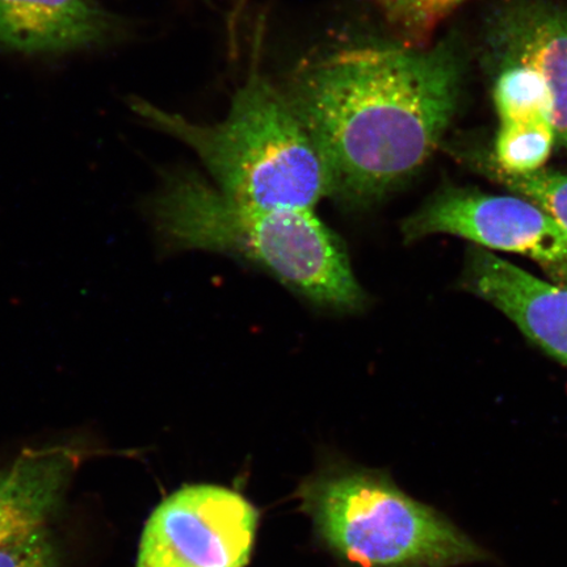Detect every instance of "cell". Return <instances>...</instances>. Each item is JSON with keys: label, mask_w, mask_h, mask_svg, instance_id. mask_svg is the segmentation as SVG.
<instances>
[{"label": "cell", "mask_w": 567, "mask_h": 567, "mask_svg": "<svg viewBox=\"0 0 567 567\" xmlns=\"http://www.w3.org/2000/svg\"><path fill=\"white\" fill-rule=\"evenodd\" d=\"M464 61L455 41L359 44L301 63L282 86L313 140L329 197L371 210L435 154L456 115Z\"/></svg>", "instance_id": "1"}, {"label": "cell", "mask_w": 567, "mask_h": 567, "mask_svg": "<svg viewBox=\"0 0 567 567\" xmlns=\"http://www.w3.org/2000/svg\"><path fill=\"white\" fill-rule=\"evenodd\" d=\"M498 131L488 157L506 173L545 167L557 145L555 102L540 75L519 65H493Z\"/></svg>", "instance_id": "10"}, {"label": "cell", "mask_w": 567, "mask_h": 567, "mask_svg": "<svg viewBox=\"0 0 567 567\" xmlns=\"http://www.w3.org/2000/svg\"><path fill=\"white\" fill-rule=\"evenodd\" d=\"M467 158L474 161L476 167L487 177L536 205L567 234V173L542 168L532 173L513 174L496 167L488 153L471 154Z\"/></svg>", "instance_id": "12"}, {"label": "cell", "mask_w": 567, "mask_h": 567, "mask_svg": "<svg viewBox=\"0 0 567 567\" xmlns=\"http://www.w3.org/2000/svg\"><path fill=\"white\" fill-rule=\"evenodd\" d=\"M0 567H60L51 532L39 527L0 544Z\"/></svg>", "instance_id": "14"}, {"label": "cell", "mask_w": 567, "mask_h": 567, "mask_svg": "<svg viewBox=\"0 0 567 567\" xmlns=\"http://www.w3.org/2000/svg\"><path fill=\"white\" fill-rule=\"evenodd\" d=\"M493 65H519L543 78L555 102L557 145L567 152V3L507 0L486 27Z\"/></svg>", "instance_id": "7"}, {"label": "cell", "mask_w": 567, "mask_h": 567, "mask_svg": "<svg viewBox=\"0 0 567 567\" xmlns=\"http://www.w3.org/2000/svg\"><path fill=\"white\" fill-rule=\"evenodd\" d=\"M127 21L96 0H0V51L62 54L125 39Z\"/></svg>", "instance_id": "9"}, {"label": "cell", "mask_w": 567, "mask_h": 567, "mask_svg": "<svg viewBox=\"0 0 567 567\" xmlns=\"http://www.w3.org/2000/svg\"><path fill=\"white\" fill-rule=\"evenodd\" d=\"M401 233L406 244L450 234L491 250L524 255L555 275L567 269V234L536 205L516 195L444 188L403 219Z\"/></svg>", "instance_id": "6"}, {"label": "cell", "mask_w": 567, "mask_h": 567, "mask_svg": "<svg viewBox=\"0 0 567 567\" xmlns=\"http://www.w3.org/2000/svg\"><path fill=\"white\" fill-rule=\"evenodd\" d=\"M557 276H558L559 279H561L565 282H567V269H565V271H563V272H559ZM557 276H556V278H557Z\"/></svg>", "instance_id": "15"}, {"label": "cell", "mask_w": 567, "mask_h": 567, "mask_svg": "<svg viewBox=\"0 0 567 567\" xmlns=\"http://www.w3.org/2000/svg\"><path fill=\"white\" fill-rule=\"evenodd\" d=\"M299 496L328 547L364 567H455L487 557L455 524L379 473L319 474Z\"/></svg>", "instance_id": "4"}, {"label": "cell", "mask_w": 567, "mask_h": 567, "mask_svg": "<svg viewBox=\"0 0 567 567\" xmlns=\"http://www.w3.org/2000/svg\"><path fill=\"white\" fill-rule=\"evenodd\" d=\"M245 81L234 92L228 115L195 123L145 99L127 105L146 124L193 148L215 186L252 207L313 212L329 197V181L313 140L260 66V39Z\"/></svg>", "instance_id": "3"}, {"label": "cell", "mask_w": 567, "mask_h": 567, "mask_svg": "<svg viewBox=\"0 0 567 567\" xmlns=\"http://www.w3.org/2000/svg\"><path fill=\"white\" fill-rule=\"evenodd\" d=\"M78 464L73 446L49 445L25 450L0 470V544L47 526Z\"/></svg>", "instance_id": "11"}, {"label": "cell", "mask_w": 567, "mask_h": 567, "mask_svg": "<svg viewBox=\"0 0 567 567\" xmlns=\"http://www.w3.org/2000/svg\"><path fill=\"white\" fill-rule=\"evenodd\" d=\"M463 287L512 319L524 336L567 367V288L473 248Z\"/></svg>", "instance_id": "8"}, {"label": "cell", "mask_w": 567, "mask_h": 567, "mask_svg": "<svg viewBox=\"0 0 567 567\" xmlns=\"http://www.w3.org/2000/svg\"><path fill=\"white\" fill-rule=\"evenodd\" d=\"M402 44L425 47L436 27L466 0H370Z\"/></svg>", "instance_id": "13"}, {"label": "cell", "mask_w": 567, "mask_h": 567, "mask_svg": "<svg viewBox=\"0 0 567 567\" xmlns=\"http://www.w3.org/2000/svg\"><path fill=\"white\" fill-rule=\"evenodd\" d=\"M140 210L159 255L209 251L229 255L266 274L317 308L357 313L367 295L354 278L338 234L313 212L252 207L233 200L195 169H162Z\"/></svg>", "instance_id": "2"}, {"label": "cell", "mask_w": 567, "mask_h": 567, "mask_svg": "<svg viewBox=\"0 0 567 567\" xmlns=\"http://www.w3.org/2000/svg\"><path fill=\"white\" fill-rule=\"evenodd\" d=\"M257 527V509L243 495L221 486H184L148 517L137 567H245Z\"/></svg>", "instance_id": "5"}]
</instances>
